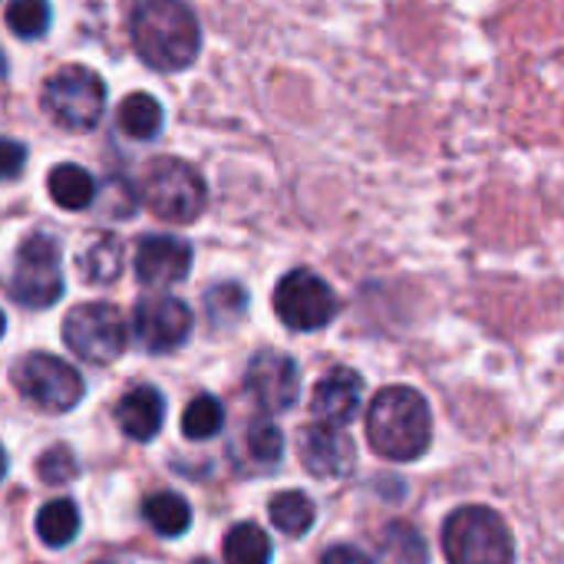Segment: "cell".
Returning a JSON list of instances; mask_svg holds the SVG:
<instances>
[{
  "instance_id": "1",
  "label": "cell",
  "mask_w": 564,
  "mask_h": 564,
  "mask_svg": "<svg viewBox=\"0 0 564 564\" xmlns=\"http://www.w3.org/2000/svg\"><path fill=\"white\" fill-rule=\"evenodd\" d=\"M132 43L152 69L175 73L195 63L202 30L182 0H139L132 10Z\"/></svg>"
},
{
  "instance_id": "31",
  "label": "cell",
  "mask_w": 564,
  "mask_h": 564,
  "mask_svg": "<svg viewBox=\"0 0 564 564\" xmlns=\"http://www.w3.org/2000/svg\"><path fill=\"white\" fill-rule=\"evenodd\" d=\"M321 564H373L360 549H354V545H337V549H330Z\"/></svg>"
},
{
  "instance_id": "6",
  "label": "cell",
  "mask_w": 564,
  "mask_h": 564,
  "mask_svg": "<svg viewBox=\"0 0 564 564\" xmlns=\"http://www.w3.org/2000/svg\"><path fill=\"white\" fill-rule=\"evenodd\" d=\"M10 294L17 304L30 311H46L63 297V271H59V245L56 238L33 231L20 241L13 258Z\"/></svg>"
},
{
  "instance_id": "13",
  "label": "cell",
  "mask_w": 564,
  "mask_h": 564,
  "mask_svg": "<svg viewBox=\"0 0 564 564\" xmlns=\"http://www.w3.org/2000/svg\"><path fill=\"white\" fill-rule=\"evenodd\" d=\"M192 268V245L175 235H149L135 248V278L149 288L185 281Z\"/></svg>"
},
{
  "instance_id": "34",
  "label": "cell",
  "mask_w": 564,
  "mask_h": 564,
  "mask_svg": "<svg viewBox=\"0 0 564 564\" xmlns=\"http://www.w3.org/2000/svg\"><path fill=\"white\" fill-rule=\"evenodd\" d=\"M3 330H7V317H3V311H0V337H3Z\"/></svg>"
},
{
  "instance_id": "33",
  "label": "cell",
  "mask_w": 564,
  "mask_h": 564,
  "mask_svg": "<svg viewBox=\"0 0 564 564\" xmlns=\"http://www.w3.org/2000/svg\"><path fill=\"white\" fill-rule=\"evenodd\" d=\"M3 73H7V56L0 53V79H3Z\"/></svg>"
},
{
  "instance_id": "11",
  "label": "cell",
  "mask_w": 564,
  "mask_h": 564,
  "mask_svg": "<svg viewBox=\"0 0 564 564\" xmlns=\"http://www.w3.org/2000/svg\"><path fill=\"white\" fill-rule=\"evenodd\" d=\"M245 390L264 413H288L301 397V370L291 357L264 350L248 364Z\"/></svg>"
},
{
  "instance_id": "9",
  "label": "cell",
  "mask_w": 564,
  "mask_h": 564,
  "mask_svg": "<svg viewBox=\"0 0 564 564\" xmlns=\"http://www.w3.org/2000/svg\"><path fill=\"white\" fill-rule=\"evenodd\" d=\"M274 314L284 327L311 334L327 327L337 317V294L334 288L307 268L284 274L274 288Z\"/></svg>"
},
{
  "instance_id": "28",
  "label": "cell",
  "mask_w": 564,
  "mask_h": 564,
  "mask_svg": "<svg viewBox=\"0 0 564 564\" xmlns=\"http://www.w3.org/2000/svg\"><path fill=\"white\" fill-rule=\"evenodd\" d=\"M79 466L69 446H50L40 459H36V476L46 486H66L69 479H76Z\"/></svg>"
},
{
  "instance_id": "17",
  "label": "cell",
  "mask_w": 564,
  "mask_h": 564,
  "mask_svg": "<svg viewBox=\"0 0 564 564\" xmlns=\"http://www.w3.org/2000/svg\"><path fill=\"white\" fill-rule=\"evenodd\" d=\"M122 261H126V251H122V241L116 235H96L76 254V268H79L83 281H89V284L119 281Z\"/></svg>"
},
{
  "instance_id": "32",
  "label": "cell",
  "mask_w": 564,
  "mask_h": 564,
  "mask_svg": "<svg viewBox=\"0 0 564 564\" xmlns=\"http://www.w3.org/2000/svg\"><path fill=\"white\" fill-rule=\"evenodd\" d=\"M7 476V453H3V446H0V479Z\"/></svg>"
},
{
  "instance_id": "12",
  "label": "cell",
  "mask_w": 564,
  "mask_h": 564,
  "mask_svg": "<svg viewBox=\"0 0 564 564\" xmlns=\"http://www.w3.org/2000/svg\"><path fill=\"white\" fill-rule=\"evenodd\" d=\"M297 456L304 469L317 479H340L357 466V446L340 426L314 423L297 440Z\"/></svg>"
},
{
  "instance_id": "22",
  "label": "cell",
  "mask_w": 564,
  "mask_h": 564,
  "mask_svg": "<svg viewBox=\"0 0 564 564\" xmlns=\"http://www.w3.org/2000/svg\"><path fill=\"white\" fill-rule=\"evenodd\" d=\"M142 516H145V522H149L159 535H165V539H178V535H185L188 525H192V509H188V502H185L182 496H175V492H159V496L145 499Z\"/></svg>"
},
{
  "instance_id": "30",
  "label": "cell",
  "mask_w": 564,
  "mask_h": 564,
  "mask_svg": "<svg viewBox=\"0 0 564 564\" xmlns=\"http://www.w3.org/2000/svg\"><path fill=\"white\" fill-rule=\"evenodd\" d=\"M129 188H126V182L122 178H112L109 185H106V215H132V208H135V195L132 198H119V195H126Z\"/></svg>"
},
{
  "instance_id": "4",
  "label": "cell",
  "mask_w": 564,
  "mask_h": 564,
  "mask_svg": "<svg viewBox=\"0 0 564 564\" xmlns=\"http://www.w3.org/2000/svg\"><path fill=\"white\" fill-rule=\"evenodd\" d=\"M145 208L172 225L195 221L208 205V188L202 175L182 159H155L142 175Z\"/></svg>"
},
{
  "instance_id": "27",
  "label": "cell",
  "mask_w": 564,
  "mask_h": 564,
  "mask_svg": "<svg viewBox=\"0 0 564 564\" xmlns=\"http://www.w3.org/2000/svg\"><path fill=\"white\" fill-rule=\"evenodd\" d=\"M205 307L215 324H235L248 311V294L238 284H218L205 294Z\"/></svg>"
},
{
  "instance_id": "5",
  "label": "cell",
  "mask_w": 564,
  "mask_h": 564,
  "mask_svg": "<svg viewBox=\"0 0 564 564\" xmlns=\"http://www.w3.org/2000/svg\"><path fill=\"white\" fill-rule=\"evenodd\" d=\"M43 109L56 126L86 132L102 119L106 83L89 66L69 63L43 83Z\"/></svg>"
},
{
  "instance_id": "25",
  "label": "cell",
  "mask_w": 564,
  "mask_h": 564,
  "mask_svg": "<svg viewBox=\"0 0 564 564\" xmlns=\"http://www.w3.org/2000/svg\"><path fill=\"white\" fill-rule=\"evenodd\" d=\"M225 430V406L212 397V393H202L195 397L185 413H182V433L188 440H215L218 433Z\"/></svg>"
},
{
  "instance_id": "23",
  "label": "cell",
  "mask_w": 564,
  "mask_h": 564,
  "mask_svg": "<svg viewBox=\"0 0 564 564\" xmlns=\"http://www.w3.org/2000/svg\"><path fill=\"white\" fill-rule=\"evenodd\" d=\"M268 516H271L278 532L304 535V532H311V525L317 519V509H314V502L304 492H278L268 502Z\"/></svg>"
},
{
  "instance_id": "36",
  "label": "cell",
  "mask_w": 564,
  "mask_h": 564,
  "mask_svg": "<svg viewBox=\"0 0 564 564\" xmlns=\"http://www.w3.org/2000/svg\"><path fill=\"white\" fill-rule=\"evenodd\" d=\"M99 564H106V562H99Z\"/></svg>"
},
{
  "instance_id": "29",
  "label": "cell",
  "mask_w": 564,
  "mask_h": 564,
  "mask_svg": "<svg viewBox=\"0 0 564 564\" xmlns=\"http://www.w3.org/2000/svg\"><path fill=\"white\" fill-rule=\"evenodd\" d=\"M23 165H26V145L17 139H0V178L20 175Z\"/></svg>"
},
{
  "instance_id": "15",
  "label": "cell",
  "mask_w": 564,
  "mask_h": 564,
  "mask_svg": "<svg viewBox=\"0 0 564 564\" xmlns=\"http://www.w3.org/2000/svg\"><path fill=\"white\" fill-rule=\"evenodd\" d=\"M281 456H284V433L274 423H251L231 443V459L238 473H248V476H264L278 469Z\"/></svg>"
},
{
  "instance_id": "3",
  "label": "cell",
  "mask_w": 564,
  "mask_h": 564,
  "mask_svg": "<svg viewBox=\"0 0 564 564\" xmlns=\"http://www.w3.org/2000/svg\"><path fill=\"white\" fill-rule=\"evenodd\" d=\"M443 552L449 564H512V532L499 512L486 506H466L443 525Z\"/></svg>"
},
{
  "instance_id": "2",
  "label": "cell",
  "mask_w": 564,
  "mask_h": 564,
  "mask_svg": "<svg viewBox=\"0 0 564 564\" xmlns=\"http://www.w3.org/2000/svg\"><path fill=\"white\" fill-rule=\"evenodd\" d=\"M367 436L373 453L393 463H413L430 449L433 416L426 400L410 387H387L367 410Z\"/></svg>"
},
{
  "instance_id": "20",
  "label": "cell",
  "mask_w": 564,
  "mask_h": 564,
  "mask_svg": "<svg viewBox=\"0 0 564 564\" xmlns=\"http://www.w3.org/2000/svg\"><path fill=\"white\" fill-rule=\"evenodd\" d=\"M380 562L383 564H430L426 539L410 522H393L380 532Z\"/></svg>"
},
{
  "instance_id": "35",
  "label": "cell",
  "mask_w": 564,
  "mask_h": 564,
  "mask_svg": "<svg viewBox=\"0 0 564 564\" xmlns=\"http://www.w3.org/2000/svg\"><path fill=\"white\" fill-rule=\"evenodd\" d=\"M192 564H212V562H192Z\"/></svg>"
},
{
  "instance_id": "8",
  "label": "cell",
  "mask_w": 564,
  "mask_h": 564,
  "mask_svg": "<svg viewBox=\"0 0 564 564\" xmlns=\"http://www.w3.org/2000/svg\"><path fill=\"white\" fill-rule=\"evenodd\" d=\"M13 383L43 413H69L83 400V377L53 354H30L17 364Z\"/></svg>"
},
{
  "instance_id": "14",
  "label": "cell",
  "mask_w": 564,
  "mask_h": 564,
  "mask_svg": "<svg viewBox=\"0 0 564 564\" xmlns=\"http://www.w3.org/2000/svg\"><path fill=\"white\" fill-rule=\"evenodd\" d=\"M360 400H364V380L354 370L337 367L324 373V380L314 387L311 410L327 426H347L360 413Z\"/></svg>"
},
{
  "instance_id": "18",
  "label": "cell",
  "mask_w": 564,
  "mask_h": 564,
  "mask_svg": "<svg viewBox=\"0 0 564 564\" xmlns=\"http://www.w3.org/2000/svg\"><path fill=\"white\" fill-rule=\"evenodd\" d=\"M46 188H50V198L66 208V212H83L93 205L96 198V182L86 169L73 165V162H63L50 172L46 178Z\"/></svg>"
},
{
  "instance_id": "7",
  "label": "cell",
  "mask_w": 564,
  "mask_h": 564,
  "mask_svg": "<svg viewBox=\"0 0 564 564\" xmlns=\"http://www.w3.org/2000/svg\"><path fill=\"white\" fill-rule=\"evenodd\" d=\"M63 340L79 360L106 367L122 357L129 327L112 304H79L63 321Z\"/></svg>"
},
{
  "instance_id": "16",
  "label": "cell",
  "mask_w": 564,
  "mask_h": 564,
  "mask_svg": "<svg viewBox=\"0 0 564 564\" xmlns=\"http://www.w3.org/2000/svg\"><path fill=\"white\" fill-rule=\"evenodd\" d=\"M162 420H165V400H162V393L155 387H135L116 406L119 430L135 443L155 440L159 430H162Z\"/></svg>"
},
{
  "instance_id": "24",
  "label": "cell",
  "mask_w": 564,
  "mask_h": 564,
  "mask_svg": "<svg viewBox=\"0 0 564 564\" xmlns=\"http://www.w3.org/2000/svg\"><path fill=\"white\" fill-rule=\"evenodd\" d=\"M228 564H271V539L254 522H241L225 535Z\"/></svg>"
},
{
  "instance_id": "10",
  "label": "cell",
  "mask_w": 564,
  "mask_h": 564,
  "mask_svg": "<svg viewBox=\"0 0 564 564\" xmlns=\"http://www.w3.org/2000/svg\"><path fill=\"white\" fill-rule=\"evenodd\" d=\"M132 334L149 354H172L192 334V311L178 297H142L132 311Z\"/></svg>"
},
{
  "instance_id": "26",
  "label": "cell",
  "mask_w": 564,
  "mask_h": 564,
  "mask_svg": "<svg viewBox=\"0 0 564 564\" xmlns=\"http://www.w3.org/2000/svg\"><path fill=\"white\" fill-rule=\"evenodd\" d=\"M50 3L46 0H10L7 7V26L20 36V40H36L50 30Z\"/></svg>"
},
{
  "instance_id": "21",
  "label": "cell",
  "mask_w": 564,
  "mask_h": 564,
  "mask_svg": "<svg viewBox=\"0 0 564 564\" xmlns=\"http://www.w3.org/2000/svg\"><path fill=\"white\" fill-rule=\"evenodd\" d=\"M36 535L46 549H63L79 535V512L69 499H53L36 512Z\"/></svg>"
},
{
  "instance_id": "19",
  "label": "cell",
  "mask_w": 564,
  "mask_h": 564,
  "mask_svg": "<svg viewBox=\"0 0 564 564\" xmlns=\"http://www.w3.org/2000/svg\"><path fill=\"white\" fill-rule=\"evenodd\" d=\"M162 122H165V112L149 93H132L119 106V129L129 139H139V142L155 139L162 132Z\"/></svg>"
}]
</instances>
